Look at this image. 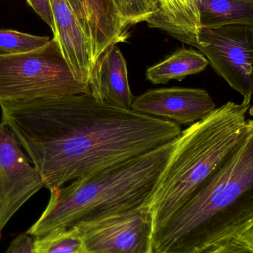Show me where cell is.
I'll return each instance as SVG.
<instances>
[{
    "label": "cell",
    "mask_w": 253,
    "mask_h": 253,
    "mask_svg": "<svg viewBox=\"0 0 253 253\" xmlns=\"http://www.w3.org/2000/svg\"><path fill=\"white\" fill-rule=\"evenodd\" d=\"M154 253V252H153V253Z\"/></svg>",
    "instance_id": "cb8c5ba5"
},
{
    "label": "cell",
    "mask_w": 253,
    "mask_h": 253,
    "mask_svg": "<svg viewBox=\"0 0 253 253\" xmlns=\"http://www.w3.org/2000/svg\"><path fill=\"white\" fill-rule=\"evenodd\" d=\"M1 123L16 135L50 191L179 136L181 126L123 109L91 93L0 103Z\"/></svg>",
    "instance_id": "6da1fadb"
},
{
    "label": "cell",
    "mask_w": 253,
    "mask_h": 253,
    "mask_svg": "<svg viewBox=\"0 0 253 253\" xmlns=\"http://www.w3.org/2000/svg\"><path fill=\"white\" fill-rule=\"evenodd\" d=\"M253 226V119L213 173L162 227L155 253H202Z\"/></svg>",
    "instance_id": "7a4b0ae2"
},
{
    "label": "cell",
    "mask_w": 253,
    "mask_h": 253,
    "mask_svg": "<svg viewBox=\"0 0 253 253\" xmlns=\"http://www.w3.org/2000/svg\"><path fill=\"white\" fill-rule=\"evenodd\" d=\"M51 40L47 36H37L14 30L0 29V55L27 53L41 48Z\"/></svg>",
    "instance_id": "e0dca14e"
},
{
    "label": "cell",
    "mask_w": 253,
    "mask_h": 253,
    "mask_svg": "<svg viewBox=\"0 0 253 253\" xmlns=\"http://www.w3.org/2000/svg\"><path fill=\"white\" fill-rule=\"evenodd\" d=\"M182 5L184 6L187 13H188L190 19L197 25L198 28H200L199 25V8L198 4L199 0H180Z\"/></svg>",
    "instance_id": "603a6c76"
},
{
    "label": "cell",
    "mask_w": 253,
    "mask_h": 253,
    "mask_svg": "<svg viewBox=\"0 0 253 253\" xmlns=\"http://www.w3.org/2000/svg\"><path fill=\"white\" fill-rule=\"evenodd\" d=\"M83 253H152L154 231L149 207L99 222L78 226Z\"/></svg>",
    "instance_id": "ba28073f"
},
{
    "label": "cell",
    "mask_w": 253,
    "mask_h": 253,
    "mask_svg": "<svg viewBox=\"0 0 253 253\" xmlns=\"http://www.w3.org/2000/svg\"><path fill=\"white\" fill-rule=\"evenodd\" d=\"M202 253H253V226Z\"/></svg>",
    "instance_id": "d6986e66"
},
{
    "label": "cell",
    "mask_w": 253,
    "mask_h": 253,
    "mask_svg": "<svg viewBox=\"0 0 253 253\" xmlns=\"http://www.w3.org/2000/svg\"><path fill=\"white\" fill-rule=\"evenodd\" d=\"M67 1L78 19L83 31L90 42V21L86 0H67Z\"/></svg>",
    "instance_id": "ffe728a7"
},
{
    "label": "cell",
    "mask_w": 253,
    "mask_h": 253,
    "mask_svg": "<svg viewBox=\"0 0 253 253\" xmlns=\"http://www.w3.org/2000/svg\"><path fill=\"white\" fill-rule=\"evenodd\" d=\"M55 30L53 37L75 78L88 84L94 64L91 46L67 0H50Z\"/></svg>",
    "instance_id": "30bf717a"
},
{
    "label": "cell",
    "mask_w": 253,
    "mask_h": 253,
    "mask_svg": "<svg viewBox=\"0 0 253 253\" xmlns=\"http://www.w3.org/2000/svg\"><path fill=\"white\" fill-rule=\"evenodd\" d=\"M251 108L249 99L228 102L181 131L149 202L154 231L192 197L236 147Z\"/></svg>",
    "instance_id": "277c9868"
},
{
    "label": "cell",
    "mask_w": 253,
    "mask_h": 253,
    "mask_svg": "<svg viewBox=\"0 0 253 253\" xmlns=\"http://www.w3.org/2000/svg\"><path fill=\"white\" fill-rule=\"evenodd\" d=\"M198 8L200 27H253V0H199Z\"/></svg>",
    "instance_id": "4fadbf2b"
},
{
    "label": "cell",
    "mask_w": 253,
    "mask_h": 253,
    "mask_svg": "<svg viewBox=\"0 0 253 253\" xmlns=\"http://www.w3.org/2000/svg\"><path fill=\"white\" fill-rule=\"evenodd\" d=\"M208 65V59L200 52L182 48L150 67L146 71V77L153 84H167L171 80L181 81L186 77L199 74Z\"/></svg>",
    "instance_id": "5bb4252c"
},
{
    "label": "cell",
    "mask_w": 253,
    "mask_h": 253,
    "mask_svg": "<svg viewBox=\"0 0 253 253\" xmlns=\"http://www.w3.org/2000/svg\"><path fill=\"white\" fill-rule=\"evenodd\" d=\"M67 63L57 40L27 53L0 55V103L90 93Z\"/></svg>",
    "instance_id": "5b68a950"
},
{
    "label": "cell",
    "mask_w": 253,
    "mask_h": 253,
    "mask_svg": "<svg viewBox=\"0 0 253 253\" xmlns=\"http://www.w3.org/2000/svg\"><path fill=\"white\" fill-rule=\"evenodd\" d=\"M114 2L123 23L128 29L141 22L148 24L159 10L155 0H114Z\"/></svg>",
    "instance_id": "ac0fdd59"
},
{
    "label": "cell",
    "mask_w": 253,
    "mask_h": 253,
    "mask_svg": "<svg viewBox=\"0 0 253 253\" xmlns=\"http://www.w3.org/2000/svg\"><path fill=\"white\" fill-rule=\"evenodd\" d=\"M3 253H35L34 238L26 233L19 234Z\"/></svg>",
    "instance_id": "7402d4cb"
},
{
    "label": "cell",
    "mask_w": 253,
    "mask_h": 253,
    "mask_svg": "<svg viewBox=\"0 0 253 253\" xmlns=\"http://www.w3.org/2000/svg\"><path fill=\"white\" fill-rule=\"evenodd\" d=\"M43 187L16 135L0 123V237L15 214Z\"/></svg>",
    "instance_id": "52a82bcc"
},
{
    "label": "cell",
    "mask_w": 253,
    "mask_h": 253,
    "mask_svg": "<svg viewBox=\"0 0 253 253\" xmlns=\"http://www.w3.org/2000/svg\"><path fill=\"white\" fill-rule=\"evenodd\" d=\"M30 7L54 31L55 24L50 0H26Z\"/></svg>",
    "instance_id": "44dd1931"
},
{
    "label": "cell",
    "mask_w": 253,
    "mask_h": 253,
    "mask_svg": "<svg viewBox=\"0 0 253 253\" xmlns=\"http://www.w3.org/2000/svg\"><path fill=\"white\" fill-rule=\"evenodd\" d=\"M195 47L214 71L243 99L253 96V27L229 25L200 27Z\"/></svg>",
    "instance_id": "8992f818"
},
{
    "label": "cell",
    "mask_w": 253,
    "mask_h": 253,
    "mask_svg": "<svg viewBox=\"0 0 253 253\" xmlns=\"http://www.w3.org/2000/svg\"><path fill=\"white\" fill-rule=\"evenodd\" d=\"M159 10L147 25L194 47L197 25L193 22L180 0H155Z\"/></svg>",
    "instance_id": "9a60e30c"
},
{
    "label": "cell",
    "mask_w": 253,
    "mask_h": 253,
    "mask_svg": "<svg viewBox=\"0 0 253 253\" xmlns=\"http://www.w3.org/2000/svg\"><path fill=\"white\" fill-rule=\"evenodd\" d=\"M89 13L93 64L110 48L128 38L114 0H86ZM94 68V67H93Z\"/></svg>",
    "instance_id": "7c38bea8"
},
{
    "label": "cell",
    "mask_w": 253,
    "mask_h": 253,
    "mask_svg": "<svg viewBox=\"0 0 253 253\" xmlns=\"http://www.w3.org/2000/svg\"><path fill=\"white\" fill-rule=\"evenodd\" d=\"M208 91L201 88L155 89L134 99L132 110L178 125H191L216 109Z\"/></svg>",
    "instance_id": "9c48e42d"
},
{
    "label": "cell",
    "mask_w": 253,
    "mask_h": 253,
    "mask_svg": "<svg viewBox=\"0 0 253 253\" xmlns=\"http://www.w3.org/2000/svg\"><path fill=\"white\" fill-rule=\"evenodd\" d=\"M90 93L98 100L123 109H132L126 59L117 45L110 47L96 62L90 82Z\"/></svg>",
    "instance_id": "8fae6325"
},
{
    "label": "cell",
    "mask_w": 253,
    "mask_h": 253,
    "mask_svg": "<svg viewBox=\"0 0 253 253\" xmlns=\"http://www.w3.org/2000/svg\"><path fill=\"white\" fill-rule=\"evenodd\" d=\"M35 253H83V233L77 227H69L34 238Z\"/></svg>",
    "instance_id": "2e32d148"
},
{
    "label": "cell",
    "mask_w": 253,
    "mask_h": 253,
    "mask_svg": "<svg viewBox=\"0 0 253 253\" xmlns=\"http://www.w3.org/2000/svg\"><path fill=\"white\" fill-rule=\"evenodd\" d=\"M176 138L51 190L45 210L26 233L40 237L148 207Z\"/></svg>",
    "instance_id": "3957f363"
}]
</instances>
